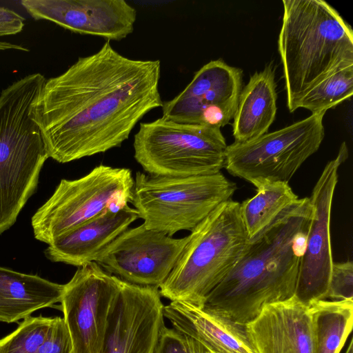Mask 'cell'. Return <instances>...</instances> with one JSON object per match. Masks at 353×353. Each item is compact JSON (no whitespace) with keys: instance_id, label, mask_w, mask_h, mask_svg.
<instances>
[{"instance_id":"603a6c76","label":"cell","mask_w":353,"mask_h":353,"mask_svg":"<svg viewBox=\"0 0 353 353\" xmlns=\"http://www.w3.org/2000/svg\"><path fill=\"white\" fill-rule=\"evenodd\" d=\"M353 94V65L332 72L309 90L299 101L296 109L302 108L312 114L328 109L348 100Z\"/></svg>"},{"instance_id":"7a4b0ae2","label":"cell","mask_w":353,"mask_h":353,"mask_svg":"<svg viewBox=\"0 0 353 353\" xmlns=\"http://www.w3.org/2000/svg\"><path fill=\"white\" fill-rule=\"evenodd\" d=\"M311 214L309 197L299 199L249 241L203 307L245 325L266 305L294 296Z\"/></svg>"},{"instance_id":"30bf717a","label":"cell","mask_w":353,"mask_h":353,"mask_svg":"<svg viewBox=\"0 0 353 353\" xmlns=\"http://www.w3.org/2000/svg\"><path fill=\"white\" fill-rule=\"evenodd\" d=\"M121 283V279L91 262L79 267L64 285L61 303L73 353H101Z\"/></svg>"},{"instance_id":"8fae6325","label":"cell","mask_w":353,"mask_h":353,"mask_svg":"<svg viewBox=\"0 0 353 353\" xmlns=\"http://www.w3.org/2000/svg\"><path fill=\"white\" fill-rule=\"evenodd\" d=\"M348 158L345 142L323 168L309 197L312 214L294 296L309 305L325 300L332 265L330 221L339 167Z\"/></svg>"},{"instance_id":"ba28073f","label":"cell","mask_w":353,"mask_h":353,"mask_svg":"<svg viewBox=\"0 0 353 353\" xmlns=\"http://www.w3.org/2000/svg\"><path fill=\"white\" fill-rule=\"evenodd\" d=\"M134 179L128 168L100 164L77 179H62L32 216L34 237L50 244L56 238L131 201Z\"/></svg>"},{"instance_id":"4fadbf2b","label":"cell","mask_w":353,"mask_h":353,"mask_svg":"<svg viewBox=\"0 0 353 353\" xmlns=\"http://www.w3.org/2000/svg\"><path fill=\"white\" fill-rule=\"evenodd\" d=\"M243 71L221 59L210 61L172 99L163 102L165 119L222 128L233 118L242 90Z\"/></svg>"},{"instance_id":"52a82bcc","label":"cell","mask_w":353,"mask_h":353,"mask_svg":"<svg viewBox=\"0 0 353 353\" xmlns=\"http://www.w3.org/2000/svg\"><path fill=\"white\" fill-rule=\"evenodd\" d=\"M227 147L219 128L163 117L141 123L133 142L134 159L144 171L173 177L221 172Z\"/></svg>"},{"instance_id":"277c9868","label":"cell","mask_w":353,"mask_h":353,"mask_svg":"<svg viewBox=\"0 0 353 353\" xmlns=\"http://www.w3.org/2000/svg\"><path fill=\"white\" fill-rule=\"evenodd\" d=\"M45 81L41 74H31L0 94V234L15 223L49 158L31 115Z\"/></svg>"},{"instance_id":"e0dca14e","label":"cell","mask_w":353,"mask_h":353,"mask_svg":"<svg viewBox=\"0 0 353 353\" xmlns=\"http://www.w3.org/2000/svg\"><path fill=\"white\" fill-rule=\"evenodd\" d=\"M139 218L128 204L99 216L56 238L45 251L48 259L77 267L94 262L99 254Z\"/></svg>"},{"instance_id":"5b68a950","label":"cell","mask_w":353,"mask_h":353,"mask_svg":"<svg viewBox=\"0 0 353 353\" xmlns=\"http://www.w3.org/2000/svg\"><path fill=\"white\" fill-rule=\"evenodd\" d=\"M239 207L237 201H225L191 231L178 261L159 288L161 296L171 301L204 305L249 242Z\"/></svg>"},{"instance_id":"83f0119b","label":"cell","mask_w":353,"mask_h":353,"mask_svg":"<svg viewBox=\"0 0 353 353\" xmlns=\"http://www.w3.org/2000/svg\"><path fill=\"white\" fill-rule=\"evenodd\" d=\"M25 19L8 8H0V37L16 34L22 31Z\"/></svg>"},{"instance_id":"ffe728a7","label":"cell","mask_w":353,"mask_h":353,"mask_svg":"<svg viewBox=\"0 0 353 353\" xmlns=\"http://www.w3.org/2000/svg\"><path fill=\"white\" fill-rule=\"evenodd\" d=\"M64 285L0 266V321L24 320L61 302Z\"/></svg>"},{"instance_id":"d6986e66","label":"cell","mask_w":353,"mask_h":353,"mask_svg":"<svg viewBox=\"0 0 353 353\" xmlns=\"http://www.w3.org/2000/svg\"><path fill=\"white\" fill-rule=\"evenodd\" d=\"M276 88L272 64L250 77L241 91L233 117L234 142H246L268 133L276 114Z\"/></svg>"},{"instance_id":"8992f818","label":"cell","mask_w":353,"mask_h":353,"mask_svg":"<svg viewBox=\"0 0 353 353\" xmlns=\"http://www.w3.org/2000/svg\"><path fill=\"white\" fill-rule=\"evenodd\" d=\"M236 190L221 172L173 177L137 172L130 202L146 228L172 236L191 232Z\"/></svg>"},{"instance_id":"ac0fdd59","label":"cell","mask_w":353,"mask_h":353,"mask_svg":"<svg viewBox=\"0 0 353 353\" xmlns=\"http://www.w3.org/2000/svg\"><path fill=\"white\" fill-rule=\"evenodd\" d=\"M173 328L199 341L211 353H257L245 325L186 302L174 301L163 307Z\"/></svg>"},{"instance_id":"f1b7e54d","label":"cell","mask_w":353,"mask_h":353,"mask_svg":"<svg viewBox=\"0 0 353 353\" xmlns=\"http://www.w3.org/2000/svg\"><path fill=\"white\" fill-rule=\"evenodd\" d=\"M17 50L20 51L28 52L29 50L21 45L14 44L9 42L0 41V50Z\"/></svg>"},{"instance_id":"5bb4252c","label":"cell","mask_w":353,"mask_h":353,"mask_svg":"<svg viewBox=\"0 0 353 353\" xmlns=\"http://www.w3.org/2000/svg\"><path fill=\"white\" fill-rule=\"evenodd\" d=\"M161 296L158 288L122 281L101 353H154L164 325Z\"/></svg>"},{"instance_id":"d4e9b609","label":"cell","mask_w":353,"mask_h":353,"mask_svg":"<svg viewBox=\"0 0 353 353\" xmlns=\"http://www.w3.org/2000/svg\"><path fill=\"white\" fill-rule=\"evenodd\" d=\"M154 353H211L193 338L162 326Z\"/></svg>"},{"instance_id":"484cf974","label":"cell","mask_w":353,"mask_h":353,"mask_svg":"<svg viewBox=\"0 0 353 353\" xmlns=\"http://www.w3.org/2000/svg\"><path fill=\"white\" fill-rule=\"evenodd\" d=\"M331 301L353 299V263H334L326 299Z\"/></svg>"},{"instance_id":"f546056e","label":"cell","mask_w":353,"mask_h":353,"mask_svg":"<svg viewBox=\"0 0 353 353\" xmlns=\"http://www.w3.org/2000/svg\"><path fill=\"white\" fill-rule=\"evenodd\" d=\"M345 353H353V341H350L347 349L346 350Z\"/></svg>"},{"instance_id":"cb8c5ba5","label":"cell","mask_w":353,"mask_h":353,"mask_svg":"<svg viewBox=\"0 0 353 353\" xmlns=\"http://www.w3.org/2000/svg\"><path fill=\"white\" fill-rule=\"evenodd\" d=\"M53 318L25 319L11 334L0 340V353H36L45 341Z\"/></svg>"},{"instance_id":"7402d4cb","label":"cell","mask_w":353,"mask_h":353,"mask_svg":"<svg viewBox=\"0 0 353 353\" xmlns=\"http://www.w3.org/2000/svg\"><path fill=\"white\" fill-rule=\"evenodd\" d=\"M256 188V194L240 203L239 207L249 241L260 236L299 200L288 183L266 182Z\"/></svg>"},{"instance_id":"9c48e42d","label":"cell","mask_w":353,"mask_h":353,"mask_svg":"<svg viewBox=\"0 0 353 353\" xmlns=\"http://www.w3.org/2000/svg\"><path fill=\"white\" fill-rule=\"evenodd\" d=\"M326 112L312 114L254 139L228 145L224 168L255 188L266 182L288 183L302 164L319 148Z\"/></svg>"},{"instance_id":"44dd1931","label":"cell","mask_w":353,"mask_h":353,"mask_svg":"<svg viewBox=\"0 0 353 353\" xmlns=\"http://www.w3.org/2000/svg\"><path fill=\"white\" fill-rule=\"evenodd\" d=\"M313 353H339L353 325V299L319 300L309 305Z\"/></svg>"},{"instance_id":"6da1fadb","label":"cell","mask_w":353,"mask_h":353,"mask_svg":"<svg viewBox=\"0 0 353 353\" xmlns=\"http://www.w3.org/2000/svg\"><path fill=\"white\" fill-rule=\"evenodd\" d=\"M161 62L119 53L109 41L46 79L32 105L48 157L59 163L120 147L137 123L162 106Z\"/></svg>"},{"instance_id":"2e32d148","label":"cell","mask_w":353,"mask_h":353,"mask_svg":"<svg viewBox=\"0 0 353 353\" xmlns=\"http://www.w3.org/2000/svg\"><path fill=\"white\" fill-rule=\"evenodd\" d=\"M245 328L257 353H313L309 306L294 296L266 305Z\"/></svg>"},{"instance_id":"7c38bea8","label":"cell","mask_w":353,"mask_h":353,"mask_svg":"<svg viewBox=\"0 0 353 353\" xmlns=\"http://www.w3.org/2000/svg\"><path fill=\"white\" fill-rule=\"evenodd\" d=\"M189 235L173 238L144 224L128 228L94 262L127 283L159 288L178 261Z\"/></svg>"},{"instance_id":"9a60e30c","label":"cell","mask_w":353,"mask_h":353,"mask_svg":"<svg viewBox=\"0 0 353 353\" xmlns=\"http://www.w3.org/2000/svg\"><path fill=\"white\" fill-rule=\"evenodd\" d=\"M37 20L53 22L81 34L119 41L134 28L137 10L124 0H23Z\"/></svg>"},{"instance_id":"3957f363","label":"cell","mask_w":353,"mask_h":353,"mask_svg":"<svg viewBox=\"0 0 353 353\" xmlns=\"http://www.w3.org/2000/svg\"><path fill=\"white\" fill-rule=\"evenodd\" d=\"M278 50L283 68L287 105L336 70L353 65V32L323 0H283Z\"/></svg>"},{"instance_id":"4316f807","label":"cell","mask_w":353,"mask_h":353,"mask_svg":"<svg viewBox=\"0 0 353 353\" xmlns=\"http://www.w3.org/2000/svg\"><path fill=\"white\" fill-rule=\"evenodd\" d=\"M36 353H73L71 338L63 319L53 318L48 335Z\"/></svg>"}]
</instances>
